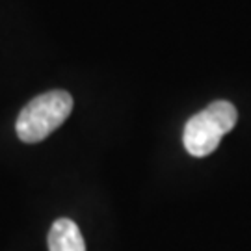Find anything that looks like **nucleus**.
I'll return each instance as SVG.
<instances>
[{
  "instance_id": "obj_2",
  "label": "nucleus",
  "mask_w": 251,
  "mask_h": 251,
  "mask_svg": "<svg viewBox=\"0 0 251 251\" xmlns=\"http://www.w3.org/2000/svg\"><path fill=\"white\" fill-rule=\"evenodd\" d=\"M238 119L236 108L227 100L210 102L205 110L192 116L184 126L182 142L192 156H206L218 149L229 130H233Z\"/></svg>"
},
{
  "instance_id": "obj_3",
  "label": "nucleus",
  "mask_w": 251,
  "mask_h": 251,
  "mask_svg": "<svg viewBox=\"0 0 251 251\" xmlns=\"http://www.w3.org/2000/svg\"><path fill=\"white\" fill-rule=\"evenodd\" d=\"M47 242L49 251H86V244L78 225L67 218H60L54 222Z\"/></svg>"
},
{
  "instance_id": "obj_1",
  "label": "nucleus",
  "mask_w": 251,
  "mask_h": 251,
  "mask_svg": "<svg viewBox=\"0 0 251 251\" xmlns=\"http://www.w3.org/2000/svg\"><path fill=\"white\" fill-rule=\"evenodd\" d=\"M73 110V97L63 90L47 91L32 99L19 114L15 130L25 144H37L69 117Z\"/></svg>"
}]
</instances>
